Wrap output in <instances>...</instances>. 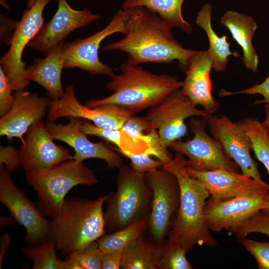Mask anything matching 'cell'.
Returning <instances> with one entry per match:
<instances>
[{
    "label": "cell",
    "instance_id": "cell-8",
    "mask_svg": "<svg viewBox=\"0 0 269 269\" xmlns=\"http://www.w3.org/2000/svg\"><path fill=\"white\" fill-rule=\"evenodd\" d=\"M188 127L193 137L186 141L177 140L169 147L187 156V166L197 170L220 169L239 172V167L227 155L221 144L207 133L206 118H191Z\"/></svg>",
    "mask_w": 269,
    "mask_h": 269
},
{
    "label": "cell",
    "instance_id": "cell-7",
    "mask_svg": "<svg viewBox=\"0 0 269 269\" xmlns=\"http://www.w3.org/2000/svg\"><path fill=\"white\" fill-rule=\"evenodd\" d=\"M51 0H36L30 7L23 11L12 34L9 49L0 59V67L7 77L13 91L24 90L30 82L27 64L22 60L23 52L43 25V10Z\"/></svg>",
    "mask_w": 269,
    "mask_h": 269
},
{
    "label": "cell",
    "instance_id": "cell-33",
    "mask_svg": "<svg viewBox=\"0 0 269 269\" xmlns=\"http://www.w3.org/2000/svg\"><path fill=\"white\" fill-rule=\"evenodd\" d=\"M102 254L97 241H95L67 257L71 258L76 262L78 269H101Z\"/></svg>",
    "mask_w": 269,
    "mask_h": 269
},
{
    "label": "cell",
    "instance_id": "cell-38",
    "mask_svg": "<svg viewBox=\"0 0 269 269\" xmlns=\"http://www.w3.org/2000/svg\"><path fill=\"white\" fill-rule=\"evenodd\" d=\"M0 164H3L7 171L11 173L21 165L19 150L10 145H1Z\"/></svg>",
    "mask_w": 269,
    "mask_h": 269
},
{
    "label": "cell",
    "instance_id": "cell-2",
    "mask_svg": "<svg viewBox=\"0 0 269 269\" xmlns=\"http://www.w3.org/2000/svg\"><path fill=\"white\" fill-rule=\"evenodd\" d=\"M173 173L180 189V204L176 217L168 233V242L179 245L187 252L195 245L213 247L217 241L206 223L204 208L209 192L186 169V159L176 153L161 167Z\"/></svg>",
    "mask_w": 269,
    "mask_h": 269
},
{
    "label": "cell",
    "instance_id": "cell-6",
    "mask_svg": "<svg viewBox=\"0 0 269 269\" xmlns=\"http://www.w3.org/2000/svg\"><path fill=\"white\" fill-rule=\"evenodd\" d=\"M118 169L117 190L108 195L104 212L105 231L109 233L147 217L151 207L152 192L145 181V174L124 164Z\"/></svg>",
    "mask_w": 269,
    "mask_h": 269
},
{
    "label": "cell",
    "instance_id": "cell-13",
    "mask_svg": "<svg viewBox=\"0 0 269 269\" xmlns=\"http://www.w3.org/2000/svg\"><path fill=\"white\" fill-rule=\"evenodd\" d=\"M134 115L117 104H105L94 108L83 105L75 95L74 86L69 84L62 97L51 100L47 116L49 122H55L62 117L77 118L89 120L102 129L120 130Z\"/></svg>",
    "mask_w": 269,
    "mask_h": 269
},
{
    "label": "cell",
    "instance_id": "cell-37",
    "mask_svg": "<svg viewBox=\"0 0 269 269\" xmlns=\"http://www.w3.org/2000/svg\"><path fill=\"white\" fill-rule=\"evenodd\" d=\"M245 94L247 95L259 94L263 97V99L256 101L255 104L266 103L269 105V70L268 76L262 83L256 84L247 89L237 92H229L222 90L219 93L220 97H225L232 95Z\"/></svg>",
    "mask_w": 269,
    "mask_h": 269
},
{
    "label": "cell",
    "instance_id": "cell-4",
    "mask_svg": "<svg viewBox=\"0 0 269 269\" xmlns=\"http://www.w3.org/2000/svg\"><path fill=\"white\" fill-rule=\"evenodd\" d=\"M108 196L92 200L78 197L65 199L50 221L48 235L61 256L66 257L86 248L105 234L103 207Z\"/></svg>",
    "mask_w": 269,
    "mask_h": 269
},
{
    "label": "cell",
    "instance_id": "cell-25",
    "mask_svg": "<svg viewBox=\"0 0 269 269\" xmlns=\"http://www.w3.org/2000/svg\"><path fill=\"white\" fill-rule=\"evenodd\" d=\"M185 0H125L122 9L143 6L157 14L172 28L191 33L192 25L183 17L182 6Z\"/></svg>",
    "mask_w": 269,
    "mask_h": 269
},
{
    "label": "cell",
    "instance_id": "cell-23",
    "mask_svg": "<svg viewBox=\"0 0 269 269\" xmlns=\"http://www.w3.org/2000/svg\"><path fill=\"white\" fill-rule=\"evenodd\" d=\"M221 23L228 29L233 38L242 48L245 66L256 72L259 57L252 42L258 27L256 21L249 15L229 10L221 17Z\"/></svg>",
    "mask_w": 269,
    "mask_h": 269
},
{
    "label": "cell",
    "instance_id": "cell-31",
    "mask_svg": "<svg viewBox=\"0 0 269 269\" xmlns=\"http://www.w3.org/2000/svg\"><path fill=\"white\" fill-rule=\"evenodd\" d=\"M81 130L87 135L100 137L106 141L114 144L119 152L122 151L135 153L136 147L132 138L124 131L120 130L104 129L97 127L91 122L86 119L79 120Z\"/></svg>",
    "mask_w": 269,
    "mask_h": 269
},
{
    "label": "cell",
    "instance_id": "cell-15",
    "mask_svg": "<svg viewBox=\"0 0 269 269\" xmlns=\"http://www.w3.org/2000/svg\"><path fill=\"white\" fill-rule=\"evenodd\" d=\"M269 196V190L225 201L212 198L206 202L204 215L210 231L228 232L261 211Z\"/></svg>",
    "mask_w": 269,
    "mask_h": 269
},
{
    "label": "cell",
    "instance_id": "cell-41",
    "mask_svg": "<svg viewBox=\"0 0 269 269\" xmlns=\"http://www.w3.org/2000/svg\"><path fill=\"white\" fill-rule=\"evenodd\" d=\"M14 221H15L11 216L10 217L1 216L0 218V227H3L11 225Z\"/></svg>",
    "mask_w": 269,
    "mask_h": 269
},
{
    "label": "cell",
    "instance_id": "cell-35",
    "mask_svg": "<svg viewBox=\"0 0 269 269\" xmlns=\"http://www.w3.org/2000/svg\"><path fill=\"white\" fill-rule=\"evenodd\" d=\"M239 241L254 257L259 269H269V242L257 241L246 237Z\"/></svg>",
    "mask_w": 269,
    "mask_h": 269
},
{
    "label": "cell",
    "instance_id": "cell-18",
    "mask_svg": "<svg viewBox=\"0 0 269 269\" xmlns=\"http://www.w3.org/2000/svg\"><path fill=\"white\" fill-rule=\"evenodd\" d=\"M69 119L64 125L48 121L46 125L54 140L63 141L74 149V159L83 162L90 158L100 159L104 160L111 168H119L123 164L122 157L115 149L103 141L93 142L88 138L80 128L79 118Z\"/></svg>",
    "mask_w": 269,
    "mask_h": 269
},
{
    "label": "cell",
    "instance_id": "cell-19",
    "mask_svg": "<svg viewBox=\"0 0 269 269\" xmlns=\"http://www.w3.org/2000/svg\"><path fill=\"white\" fill-rule=\"evenodd\" d=\"M188 173L198 179L212 198L225 201L269 190V184L242 173L220 169L197 170L186 165Z\"/></svg>",
    "mask_w": 269,
    "mask_h": 269
},
{
    "label": "cell",
    "instance_id": "cell-44",
    "mask_svg": "<svg viewBox=\"0 0 269 269\" xmlns=\"http://www.w3.org/2000/svg\"><path fill=\"white\" fill-rule=\"evenodd\" d=\"M36 0H27V7L28 8L30 7L33 3L35 2Z\"/></svg>",
    "mask_w": 269,
    "mask_h": 269
},
{
    "label": "cell",
    "instance_id": "cell-26",
    "mask_svg": "<svg viewBox=\"0 0 269 269\" xmlns=\"http://www.w3.org/2000/svg\"><path fill=\"white\" fill-rule=\"evenodd\" d=\"M155 247L141 235L124 248L121 269H157L154 262Z\"/></svg>",
    "mask_w": 269,
    "mask_h": 269
},
{
    "label": "cell",
    "instance_id": "cell-39",
    "mask_svg": "<svg viewBox=\"0 0 269 269\" xmlns=\"http://www.w3.org/2000/svg\"><path fill=\"white\" fill-rule=\"evenodd\" d=\"M124 249L103 253V269H121Z\"/></svg>",
    "mask_w": 269,
    "mask_h": 269
},
{
    "label": "cell",
    "instance_id": "cell-16",
    "mask_svg": "<svg viewBox=\"0 0 269 269\" xmlns=\"http://www.w3.org/2000/svg\"><path fill=\"white\" fill-rule=\"evenodd\" d=\"M54 140L42 121L30 127L19 149L25 172L52 168L73 158L67 148L55 144Z\"/></svg>",
    "mask_w": 269,
    "mask_h": 269
},
{
    "label": "cell",
    "instance_id": "cell-29",
    "mask_svg": "<svg viewBox=\"0 0 269 269\" xmlns=\"http://www.w3.org/2000/svg\"><path fill=\"white\" fill-rule=\"evenodd\" d=\"M249 137L255 157L265 166L269 174V135L263 122L248 117L239 122Z\"/></svg>",
    "mask_w": 269,
    "mask_h": 269
},
{
    "label": "cell",
    "instance_id": "cell-3",
    "mask_svg": "<svg viewBox=\"0 0 269 269\" xmlns=\"http://www.w3.org/2000/svg\"><path fill=\"white\" fill-rule=\"evenodd\" d=\"M120 69L121 73L115 74L107 85L113 93L103 98L90 100L86 106L94 108L117 104L135 114L158 105L183 86V81L176 76L153 73L139 65L126 62L121 65Z\"/></svg>",
    "mask_w": 269,
    "mask_h": 269
},
{
    "label": "cell",
    "instance_id": "cell-5",
    "mask_svg": "<svg viewBox=\"0 0 269 269\" xmlns=\"http://www.w3.org/2000/svg\"><path fill=\"white\" fill-rule=\"evenodd\" d=\"M25 175L27 182L36 193L39 210L52 219L59 212L66 195L72 188L98 182L89 167L73 158L52 168L25 172Z\"/></svg>",
    "mask_w": 269,
    "mask_h": 269
},
{
    "label": "cell",
    "instance_id": "cell-11",
    "mask_svg": "<svg viewBox=\"0 0 269 269\" xmlns=\"http://www.w3.org/2000/svg\"><path fill=\"white\" fill-rule=\"evenodd\" d=\"M2 164H0V201L14 220L26 230L23 240L29 245L40 243L48 237L50 221L25 192L14 183Z\"/></svg>",
    "mask_w": 269,
    "mask_h": 269
},
{
    "label": "cell",
    "instance_id": "cell-14",
    "mask_svg": "<svg viewBox=\"0 0 269 269\" xmlns=\"http://www.w3.org/2000/svg\"><path fill=\"white\" fill-rule=\"evenodd\" d=\"M211 135L222 145L227 155L239 167L242 173L255 179L262 176L251 155V140L239 123L226 116L206 117Z\"/></svg>",
    "mask_w": 269,
    "mask_h": 269
},
{
    "label": "cell",
    "instance_id": "cell-34",
    "mask_svg": "<svg viewBox=\"0 0 269 269\" xmlns=\"http://www.w3.org/2000/svg\"><path fill=\"white\" fill-rule=\"evenodd\" d=\"M131 161V166L135 171L145 174L161 168L164 163L158 159H153L147 153H135L128 151L120 152Z\"/></svg>",
    "mask_w": 269,
    "mask_h": 269
},
{
    "label": "cell",
    "instance_id": "cell-9",
    "mask_svg": "<svg viewBox=\"0 0 269 269\" xmlns=\"http://www.w3.org/2000/svg\"><path fill=\"white\" fill-rule=\"evenodd\" d=\"M211 115L199 109L181 89L170 94L158 105L149 109L145 116L156 130L166 148L188 135L186 120L193 117H208Z\"/></svg>",
    "mask_w": 269,
    "mask_h": 269
},
{
    "label": "cell",
    "instance_id": "cell-12",
    "mask_svg": "<svg viewBox=\"0 0 269 269\" xmlns=\"http://www.w3.org/2000/svg\"><path fill=\"white\" fill-rule=\"evenodd\" d=\"M144 177L152 192L148 225L158 244L169 232L171 217L179 209V186L175 176L161 168L146 173Z\"/></svg>",
    "mask_w": 269,
    "mask_h": 269
},
{
    "label": "cell",
    "instance_id": "cell-27",
    "mask_svg": "<svg viewBox=\"0 0 269 269\" xmlns=\"http://www.w3.org/2000/svg\"><path fill=\"white\" fill-rule=\"evenodd\" d=\"M148 225L147 216L122 229L109 234H104L97 241L99 248L102 253L123 249L142 235Z\"/></svg>",
    "mask_w": 269,
    "mask_h": 269
},
{
    "label": "cell",
    "instance_id": "cell-17",
    "mask_svg": "<svg viewBox=\"0 0 269 269\" xmlns=\"http://www.w3.org/2000/svg\"><path fill=\"white\" fill-rule=\"evenodd\" d=\"M100 17L93 14L88 8L73 9L66 0H58L56 12L45 24H43L27 46L43 55L63 41L74 30L85 27L98 20Z\"/></svg>",
    "mask_w": 269,
    "mask_h": 269
},
{
    "label": "cell",
    "instance_id": "cell-10",
    "mask_svg": "<svg viewBox=\"0 0 269 269\" xmlns=\"http://www.w3.org/2000/svg\"><path fill=\"white\" fill-rule=\"evenodd\" d=\"M128 16L126 9H119L101 30L84 38H77L70 42L64 41V68H78L92 75L113 77L115 75L113 69L99 59L100 44L114 33L126 34Z\"/></svg>",
    "mask_w": 269,
    "mask_h": 269
},
{
    "label": "cell",
    "instance_id": "cell-40",
    "mask_svg": "<svg viewBox=\"0 0 269 269\" xmlns=\"http://www.w3.org/2000/svg\"><path fill=\"white\" fill-rule=\"evenodd\" d=\"M10 235L5 233L1 235L0 239V269L2 268L3 261L11 244Z\"/></svg>",
    "mask_w": 269,
    "mask_h": 269
},
{
    "label": "cell",
    "instance_id": "cell-30",
    "mask_svg": "<svg viewBox=\"0 0 269 269\" xmlns=\"http://www.w3.org/2000/svg\"><path fill=\"white\" fill-rule=\"evenodd\" d=\"M187 252L182 246L168 241L157 244L154 252V262L156 269H193L186 257Z\"/></svg>",
    "mask_w": 269,
    "mask_h": 269
},
{
    "label": "cell",
    "instance_id": "cell-22",
    "mask_svg": "<svg viewBox=\"0 0 269 269\" xmlns=\"http://www.w3.org/2000/svg\"><path fill=\"white\" fill-rule=\"evenodd\" d=\"M64 41L50 50L44 58L35 59L28 66V79L43 87L51 100L59 99L64 94L61 82L64 68Z\"/></svg>",
    "mask_w": 269,
    "mask_h": 269
},
{
    "label": "cell",
    "instance_id": "cell-24",
    "mask_svg": "<svg viewBox=\"0 0 269 269\" xmlns=\"http://www.w3.org/2000/svg\"><path fill=\"white\" fill-rule=\"evenodd\" d=\"M212 11L211 4L205 3L197 13L195 22L203 29L208 37L209 48L207 51L212 61L213 69L216 72H221L226 69L230 56L238 57L240 54L231 51V43L227 40V36L220 37L215 32L211 23Z\"/></svg>",
    "mask_w": 269,
    "mask_h": 269
},
{
    "label": "cell",
    "instance_id": "cell-43",
    "mask_svg": "<svg viewBox=\"0 0 269 269\" xmlns=\"http://www.w3.org/2000/svg\"><path fill=\"white\" fill-rule=\"evenodd\" d=\"M261 211L269 215V196Z\"/></svg>",
    "mask_w": 269,
    "mask_h": 269
},
{
    "label": "cell",
    "instance_id": "cell-36",
    "mask_svg": "<svg viewBox=\"0 0 269 269\" xmlns=\"http://www.w3.org/2000/svg\"><path fill=\"white\" fill-rule=\"evenodd\" d=\"M9 81L0 67V116L5 115L11 109L14 101V95Z\"/></svg>",
    "mask_w": 269,
    "mask_h": 269
},
{
    "label": "cell",
    "instance_id": "cell-20",
    "mask_svg": "<svg viewBox=\"0 0 269 269\" xmlns=\"http://www.w3.org/2000/svg\"><path fill=\"white\" fill-rule=\"evenodd\" d=\"M14 95L11 109L0 119V135L8 140L18 138L22 142L30 127L47 115L51 100L24 90L15 91Z\"/></svg>",
    "mask_w": 269,
    "mask_h": 269
},
{
    "label": "cell",
    "instance_id": "cell-1",
    "mask_svg": "<svg viewBox=\"0 0 269 269\" xmlns=\"http://www.w3.org/2000/svg\"><path fill=\"white\" fill-rule=\"evenodd\" d=\"M125 37L104 46L102 51H120L128 55L127 63H171L177 61L185 72L198 50L186 49L174 37L172 27L157 14L143 6L127 9Z\"/></svg>",
    "mask_w": 269,
    "mask_h": 269
},
{
    "label": "cell",
    "instance_id": "cell-42",
    "mask_svg": "<svg viewBox=\"0 0 269 269\" xmlns=\"http://www.w3.org/2000/svg\"><path fill=\"white\" fill-rule=\"evenodd\" d=\"M266 118L263 122V125L269 135V105L266 104L265 107Z\"/></svg>",
    "mask_w": 269,
    "mask_h": 269
},
{
    "label": "cell",
    "instance_id": "cell-28",
    "mask_svg": "<svg viewBox=\"0 0 269 269\" xmlns=\"http://www.w3.org/2000/svg\"><path fill=\"white\" fill-rule=\"evenodd\" d=\"M53 241L48 237L36 245L27 244L21 252L32 262V269H62L63 260L56 255Z\"/></svg>",
    "mask_w": 269,
    "mask_h": 269
},
{
    "label": "cell",
    "instance_id": "cell-32",
    "mask_svg": "<svg viewBox=\"0 0 269 269\" xmlns=\"http://www.w3.org/2000/svg\"><path fill=\"white\" fill-rule=\"evenodd\" d=\"M252 233L265 234L269 237V215L259 211L230 232L234 234L238 240Z\"/></svg>",
    "mask_w": 269,
    "mask_h": 269
},
{
    "label": "cell",
    "instance_id": "cell-21",
    "mask_svg": "<svg viewBox=\"0 0 269 269\" xmlns=\"http://www.w3.org/2000/svg\"><path fill=\"white\" fill-rule=\"evenodd\" d=\"M212 69L213 63L207 50H198L190 59L181 88L195 104L201 106L210 115L214 114L220 107L219 102L212 95Z\"/></svg>",
    "mask_w": 269,
    "mask_h": 269
}]
</instances>
